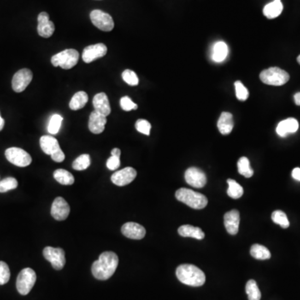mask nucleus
Returning a JSON list of instances; mask_svg holds the SVG:
<instances>
[{"label":"nucleus","mask_w":300,"mask_h":300,"mask_svg":"<svg viewBox=\"0 0 300 300\" xmlns=\"http://www.w3.org/2000/svg\"><path fill=\"white\" fill-rule=\"evenodd\" d=\"M119 258L114 252H103L92 265V273L100 280H107L116 271Z\"/></svg>","instance_id":"1"},{"label":"nucleus","mask_w":300,"mask_h":300,"mask_svg":"<svg viewBox=\"0 0 300 300\" xmlns=\"http://www.w3.org/2000/svg\"><path fill=\"white\" fill-rule=\"evenodd\" d=\"M176 276L179 281L189 286H202L205 283L204 273L193 265H179L176 269Z\"/></svg>","instance_id":"2"},{"label":"nucleus","mask_w":300,"mask_h":300,"mask_svg":"<svg viewBox=\"0 0 300 300\" xmlns=\"http://www.w3.org/2000/svg\"><path fill=\"white\" fill-rule=\"evenodd\" d=\"M175 197L182 203L195 209H202L208 204V199L204 195L189 189L182 188L177 190Z\"/></svg>","instance_id":"3"},{"label":"nucleus","mask_w":300,"mask_h":300,"mask_svg":"<svg viewBox=\"0 0 300 300\" xmlns=\"http://www.w3.org/2000/svg\"><path fill=\"white\" fill-rule=\"evenodd\" d=\"M260 78L264 84L272 86H282L290 80V74L282 68L273 67L262 71Z\"/></svg>","instance_id":"4"},{"label":"nucleus","mask_w":300,"mask_h":300,"mask_svg":"<svg viewBox=\"0 0 300 300\" xmlns=\"http://www.w3.org/2000/svg\"><path fill=\"white\" fill-rule=\"evenodd\" d=\"M79 60V52L75 49H65L54 55L51 59L54 67H61L64 69H70L75 66Z\"/></svg>","instance_id":"5"},{"label":"nucleus","mask_w":300,"mask_h":300,"mask_svg":"<svg viewBox=\"0 0 300 300\" xmlns=\"http://www.w3.org/2000/svg\"><path fill=\"white\" fill-rule=\"evenodd\" d=\"M40 147L44 154H49L52 160L57 163L65 160V155L60 148L57 139L51 135L42 136L40 138Z\"/></svg>","instance_id":"6"},{"label":"nucleus","mask_w":300,"mask_h":300,"mask_svg":"<svg viewBox=\"0 0 300 300\" xmlns=\"http://www.w3.org/2000/svg\"><path fill=\"white\" fill-rule=\"evenodd\" d=\"M37 279L35 272L30 268L21 270L17 278L16 287L18 292L22 295H27L31 291Z\"/></svg>","instance_id":"7"},{"label":"nucleus","mask_w":300,"mask_h":300,"mask_svg":"<svg viewBox=\"0 0 300 300\" xmlns=\"http://www.w3.org/2000/svg\"><path fill=\"white\" fill-rule=\"evenodd\" d=\"M5 157L8 162L22 168L27 167L32 163V158L30 154L24 149L16 147H12L6 149Z\"/></svg>","instance_id":"8"},{"label":"nucleus","mask_w":300,"mask_h":300,"mask_svg":"<svg viewBox=\"0 0 300 300\" xmlns=\"http://www.w3.org/2000/svg\"><path fill=\"white\" fill-rule=\"evenodd\" d=\"M90 19L95 27L104 32L114 30V22L110 14L100 9H95L90 13Z\"/></svg>","instance_id":"9"},{"label":"nucleus","mask_w":300,"mask_h":300,"mask_svg":"<svg viewBox=\"0 0 300 300\" xmlns=\"http://www.w3.org/2000/svg\"><path fill=\"white\" fill-rule=\"evenodd\" d=\"M43 257L49 262L51 263L52 266L56 270H61L66 264L65 253L64 249L60 248L45 247L43 251Z\"/></svg>","instance_id":"10"},{"label":"nucleus","mask_w":300,"mask_h":300,"mask_svg":"<svg viewBox=\"0 0 300 300\" xmlns=\"http://www.w3.org/2000/svg\"><path fill=\"white\" fill-rule=\"evenodd\" d=\"M33 79L32 71L29 68H23L18 71L12 79V88L16 93H21L26 90Z\"/></svg>","instance_id":"11"},{"label":"nucleus","mask_w":300,"mask_h":300,"mask_svg":"<svg viewBox=\"0 0 300 300\" xmlns=\"http://www.w3.org/2000/svg\"><path fill=\"white\" fill-rule=\"evenodd\" d=\"M137 171L132 167H126L121 170L117 171L111 176V181L117 186H125L135 179Z\"/></svg>","instance_id":"12"},{"label":"nucleus","mask_w":300,"mask_h":300,"mask_svg":"<svg viewBox=\"0 0 300 300\" xmlns=\"http://www.w3.org/2000/svg\"><path fill=\"white\" fill-rule=\"evenodd\" d=\"M108 49L103 43H96L86 47L82 54V59L87 64L95 61L97 59L105 56Z\"/></svg>","instance_id":"13"},{"label":"nucleus","mask_w":300,"mask_h":300,"mask_svg":"<svg viewBox=\"0 0 300 300\" xmlns=\"http://www.w3.org/2000/svg\"><path fill=\"white\" fill-rule=\"evenodd\" d=\"M70 213V207L66 200L62 197H58L54 200L51 207V215L58 221L65 220Z\"/></svg>","instance_id":"14"},{"label":"nucleus","mask_w":300,"mask_h":300,"mask_svg":"<svg viewBox=\"0 0 300 300\" xmlns=\"http://www.w3.org/2000/svg\"><path fill=\"white\" fill-rule=\"evenodd\" d=\"M185 180L187 184L195 188H203L207 183V177L200 168L191 167L185 172Z\"/></svg>","instance_id":"15"},{"label":"nucleus","mask_w":300,"mask_h":300,"mask_svg":"<svg viewBox=\"0 0 300 300\" xmlns=\"http://www.w3.org/2000/svg\"><path fill=\"white\" fill-rule=\"evenodd\" d=\"M38 35L43 38H49L53 35L55 30L54 24L49 20V15L46 12H42L38 16Z\"/></svg>","instance_id":"16"},{"label":"nucleus","mask_w":300,"mask_h":300,"mask_svg":"<svg viewBox=\"0 0 300 300\" xmlns=\"http://www.w3.org/2000/svg\"><path fill=\"white\" fill-rule=\"evenodd\" d=\"M121 232L125 237L131 239H142L146 234V230L137 223L129 222L123 225Z\"/></svg>","instance_id":"17"},{"label":"nucleus","mask_w":300,"mask_h":300,"mask_svg":"<svg viewBox=\"0 0 300 300\" xmlns=\"http://www.w3.org/2000/svg\"><path fill=\"white\" fill-rule=\"evenodd\" d=\"M106 118L107 117L98 113L97 111H93L90 114V120H89V129L90 132L95 134H100L101 133H103L107 124Z\"/></svg>","instance_id":"18"},{"label":"nucleus","mask_w":300,"mask_h":300,"mask_svg":"<svg viewBox=\"0 0 300 300\" xmlns=\"http://www.w3.org/2000/svg\"><path fill=\"white\" fill-rule=\"evenodd\" d=\"M224 222H225V229L229 233L232 235H235L238 233L239 222H240V215L238 210L233 209L226 213L224 218Z\"/></svg>","instance_id":"19"},{"label":"nucleus","mask_w":300,"mask_h":300,"mask_svg":"<svg viewBox=\"0 0 300 300\" xmlns=\"http://www.w3.org/2000/svg\"><path fill=\"white\" fill-rule=\"evenodd\" d=\"M93 105L98 113L107 117L111 113V107L108 98L105 93H99L93 99Z\"/></svg>","instance_id":"20"},{"label":"nucleus","mask_w":300,"mask_h":300,"mask_svg":"<svg viewBox=\"0 0 300 300\" xmlns=\"http://www.w3.org/2000/svg\"><path fill=\"white\" fill-rule=\"evenodd\" d=\"M299 130V122L294 118L284 119L280 122L277 129L276 132L280 137H286L290 133H294Z\"/></svg>","instance_id":"21"},{"label":"nucleus","mask_w":300,"mask_h":300,"mask_svg":"<svg viewBox=\"0 0 300 300\" xmlns=\"http://www.w3.org/2000/svg\"><path fill=\"white\" fill-rule=\"evenodd\" d=\"M218 129L224 135L230 134L233 129V119L229 112H223L218 121Z\"/></svg>","instance_id":"22"},{"label":"nucleus","mask_w":300,"mask_h":300,"mask_svg":"<svg viewBox=\"0 0 300 300\" xmlns=\"http://www.w3.org/2000/svg\"><path fill=\"white\" fill-rule=\"evenodd\" d=\"M284 6L281 0H273V2L268 3L264 8V15L268 19H275L281 14Z\"/></svg>","instance_id":"23"},{"label":"nucleus","mask_w":300,"mask_h":300,"mask_svg":"<svg viewBox=\"0 0 300 300\" xmlns=\"http://www.w3.org/2000/svg\"><path fill=\"white\" fill-rule=\"evenodd\" d=\"M229 54V48L225 42H217L213 48L212 52V59L214 62L221 63L225 61Z\"/></svg>","instance_id":"24"},{"label":"nucleus","mask_w":300,"mask_h":300,"mask_svg":"<svg viewBox=\"0 0 300 300\" xmlns=\"http://www.w3.org/2000/svg\"><path fill=\"white\" fill-rule=\"evenodd\" d=\"M179 235L182 237H191L196 239H203L204 238V233L203 230L198 227H194L191 225H182L179 228Z\"/></svg>","instance_id":"25"},{"label":"nucleus","mask_w":300,"mask_h":300,"mask_svg":"<svg viewBox=\"0 0 300 300\" xmlns=\"http://www.w3.org/2000/svg\"><path fill=\"white\" fill-rule=\"evenodd\" d=\"M88 100H89V96L87 95V93L84 92V91L77 92L71 99L70 102H69V108L72 110L81 109L88 103Z\"/></svg>","instance_id":"26"},{"label":"nucleus","mask_w":300,"mask_h":300,"mask_svg":"<svg viewBox=\"0 0 300 300\" xmlns=\"http://www.w3.org/2000/svg\"><path fill=\"white\" fill-rule=\"evenodd\" d=\"M54 178L56 181L63 185H72L74 183V177L73 174L62 168L54 171Z\"/></svg>","instance_id":"27"},{"label":"nucleus","mask_w":300,"mask_h":300,"mask_svg":"<svg viewBox=\"0 0 300 300\" xmlns=\"http://www.w3.org/2000/svg\"><path fill=\"white\" fill-rule=\"evenodd\" d=\"M250 254L252 257L259 260H265L270 259L271 254L266 247L260 244H254L250 249Z\"/></svg>","instance_id":"28"},{"label":"nucleus","mask_w":300,"mask_h":300,"mask_svg":"<svg viewBox=\"0 0 300 300\" xmlns=\"http://www.w3.org/2000/svg\"><path fill=\"white\" fill-rule=\"evenodd\" d=\"M227 182L229 184L227 194L230 197L234 199V200H238L243 196V189L240 184H238L233 179H228Z\"/></svg>","instance_id":"29"},{"label":"nucleus","mask_w":300,"mask_h":300,"mask_svg":"<svg viewBox=\"0 0 300 300\" xmlns=\"http://www.w3.org/2000/svg\"><path fill=\"white\" fill-rule=\"evenodd\" d=\"M245 290L249 300H260L261 299V292L258 287L257 283L253 279L247 282Z\"/></svg>","instance_id":"30"},{"label":"nucleus","mask_w":300,"mask_h":300,"mask_svg":"<svg viewBox=\"0 0 300 300\" xmlns=\"http://www.w3.org/2000/svg\"><path fill=\"white\" fill-rule=\"evenodd\" d=\"M238 173L245 178H251L254 175V170L250 167L249 160L246 157H242L238 162Z\"/></svg>","instance_id":"31"},{"label":"nucleus","mask_w":300,"mask_h":300,"mask_svg":"<svg viewBox=\"0 0 300 300\" xmlns=\"http://www.w3.org/2000/svg\"><path fill=\"white\" fill-rule=\"evenodd\" d=\"M91 160L89 154H84L77 158L73 163V168L75 170H84L90 167Z\"/></svg>","instance_id":"32"},{"label":"nucleus","mask_w":300,"mask_h":300,"mask_svg":"<svg viewBox=\"0 0 300 300\" xmlns=\"http://www.w3.org/2000/svg\"><path fill=\"white\" fill-rule=\"evenodd\" d=\"M63 117L60 114H54L50 118L49 120V126H48V131L51 134H56L60 131L61 124H62Z\"/></svg>","instance_id":"33"},{"label":"nucleus","mask_w":300,"mask_h":300,"mask_svg":"<svg viewBox=\"0 0 300 300\" xmlns=\"http://www.w3.org/2000/svg\"><path fill=\"white\" fill-rule=\"evenodd\" d=\"M272 220L277 225H280L282 228L287 229L290 226V221L286 214L281 210H276L272 214Z\"/></svg>","instance_id":"34"},{"label":"nucleus","mask_w":300,"mask_h":300,"mask_svg":"<svg viewBox=\"0 0 300 300\" xmlns=\"http://www.w3.org/2000/svg\"><path fill=\"white\" fill-rule=\"evenodd\" d=\"M18 181L13 177H8L0 181V193H6L9 190H15L18 187Z\"/></svg>","instance_id":"35"},{"label":"nucleus","mask_w":300,"mask_h":300,"mask_svg":"<svg viewBox=\"0 0 300 300\" xmlns=\"http://www.w3.org/2000/svg\"><path fill=\"white\" fill-rule=\"evenodd\" d=\"M122 78L126 84L130 86H136L138 84V78L133 71L126 69L122 73Z\"/></svg>","instance_id":"36"},{"label":"nucleus","mask_w":300,"mask_h":300,"mask_svg":"<svg viewBox=\"0 0 300 300\" xmlns=\"http://www.w3.org/2000/svg\"><path fill=\"white\" fill-rule=\"evenodd\" d=\"M234 86L237 99L241 101H245L249 98V90H247L243 83L240 81H236Z\"/></svg>","instance_id":"37"},{"label":"nucleus","mask_w":300,"mask_h":300,"mask_svg":"<svg viewBox=\"0 0 300 300\" xmlns=\"http://www.w3.org/2000/svg\"><path fill=\"white\" fill-rule=\"evenodd\" d=\"M10 279V270L8 265L3 261H0V285L7 284Z\"/></svg>","instance_id":"38"},{"label":"nucleus","mask_w":300,"mask_h":300,"mask_svg":"<svg viewBox=\"0 0 300 300\" xmlns=\"http://www.w3.org/2000/svg\"><path fill=\"white\" fill-rule=\"evenodd\" d=\"M136 130H138V132L145 134V135H149L150 134V130H151V125L149 121H147L145 119H138L136 122L135 124Z\"/></svg>","instance_id":"39"},{"label":"nucleus","mask_w":300,"mask_h":300,"mask_svg":"<svg viewBox=\"0 0 300 300\" xmlns=\"http://www.w3.org/2000/svg\"><path fill=\"white\" fill-rule=\"evenodd\" d=\"M120 106H121L122 109L125 111L136 110L138 108V105L135 103H133L132 100L128 96L121 98Z\"/></svg>","instance_id":"40"},{"label":"nucleus","mask_w":300,"mask_h":300,"mask_svg":"<svg viewBox=\"0 0 300 300\" xmlns=\"http://www.w3.org/2000/svg\"><path fill=\"white\" fill-rule=\"evenodd\" d=\"M120 166V158L117 156H112L107 160V167L109 170H116Z\"/></svg>","instance_id":"41"},{"label":"nucleus","mask_w":300,"mask_h":300,"mask_svg":"<svg viewBox=\"0 0 300 300\" xmlns=\"http://www.w3.org/2000/svg\"><path fill=\"white\" fill-rule=\"evenodd\" d=\"M292 177L298 181H300V168H295L292 172Z\"/></svg>","instance_id":"42"},{"label":"nucleus","mask_w":300,"mask_h":300,"mask_svg":"<svg viewBox=\"0 0 300 300\" xmlns=\"http://www.w3.org/2000/svg\"><path fill=\"white\" fill-rule=\"evenodd\" d=\"M120 154H121V151H120V149H118V148L112 149V151H111V155H112V156H117V157L120 158Z\"/></svg>","instance_id":"43"},{"label":"nucleus","mask_w":300,"mask_h":300,"mask_svg":"<svg viewBox=\"0 0 300 300\" xmlns=\"http://www.w3.org/2000/svg\"><path fill=\"white\" fill-rule=\"evenodd\" d=\"M295 102L297 105L300 106V92L295 94Z\"/></svg>","instance_id":"44"},{"label":"nucleus","mask_w":300,"mask_h":300,"mask_svg":"<svg viewBox=\"0 0 300 300\" xmlns=\"http://www.w3.org/2000/svg\"><path fill=\"white\" fill-rule=\"evenodd\" d=\"M4 125H5V121H4V119L2 118L1 114H0V131L3 130Z\"/></svg>","instance_id":"45"},{"label":"nucleus","mask_w":300,"mask_h":300,"mask_svg":"<svg viewBox=\"0 0 300 300\" xmlns=\"http://www.w3.org/2000/svg\"><path fill=\"white\" fill-rule=\"evenodd\" d=\"M297 61L298 63H299V64H300V56H299V57L297 58Z\"/></svg>","instance_id":"46"}]
</instances>
